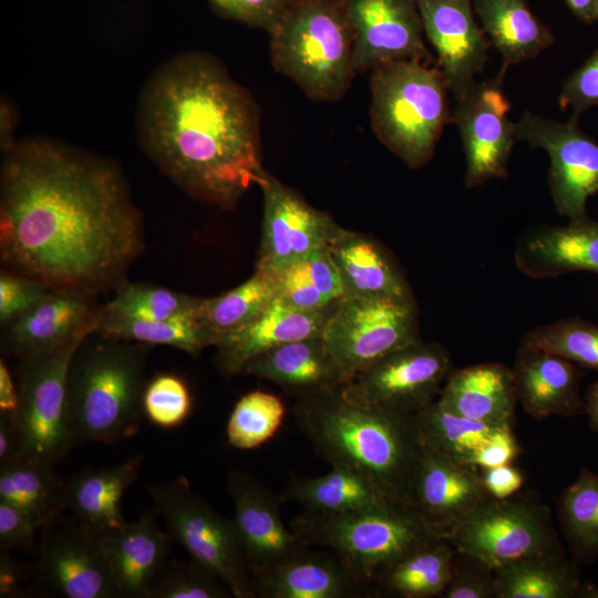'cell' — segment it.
I'll return each instance as SVG.
<instances>
[{"label":"cell","instance_id":"obj_1","mask_svg":"<svg viewBox=\"0 0 598 598\" xmlns=\"http://www.w3.org/2000/svg\"><path fill=\"white\" fill-rule=\"evenodd\" d=\"M2 153V269L93 298L127 280L146 245L121 167L43 137Z\"/></svg>","mask_w":598,"mask_h":598},{"label":"cell","instance_id":"obj_2","mask_svg":"<svg viewBox=\"0 0 598 598\" xmlns=\"http://www.w3.org/2000/svg\"><path fill=\"white\" fill-rule=\"evenodd\" d=\"M136 120L141 148L193 198L234 209L266 173L258 104L208 53L184 52L158 66Z\"/></svg>","mask_w":598,"mask_h":598},{"label":"cell","instance_id":"obj_3","mask_svg":"<svg viewBox=\"0 0 598 598\" xmlns=\"http://www.w3.org/2000/svg\"><path fill=\"white\" fill-rule=\"evenodd\" d=\"M293 413L315 452L331 466L363 472L392 499L410 505L424 450L415 415L355 401L343 386L298 399Z\"/></svg>","mask_w":598,"mask_h":598},{"label":"cell","instance_id":"obj_4","mask_svg":"<svg viewBox=\"0 0 598 598\" xmlns=\"http://www.w3.org/2000/svg\"><path fill=\"white\" fill-rule=\"evenodd\" d=\"M153 346L89 334L68 373V408L74 446L112 444L140 432L146 365Z\"/></svg>","mask_w":598,"mask_h":598},{"label":"cell","instance_id":"obj_5","mask_svg":"<svg viewBox=\"0 0 598 598\" xmlns=\"http://www.w3.org/2000/svg\"><path fill=\"white\" fill-rule=\"evenodd\" d=\"M270 33L274 69L317 102L341 100L357 74L343 0H291Z\"/></svg>","mask_w":598,"mask_h":598},{"label":"cell","instance_id":"obj_6","mask_svg":"<svg viewBox=\"0 0 598 598\" xmlns=\"http://www.w3.org/2000/svg\"><path fill=\"white\" fill-rule=\"evenodd\" d=\"M371 72L373 132L409 167L425 165L451 122L442 72L415 60L388 63Z\"/></svg>","mask_w":598,"mask_h":598},{"label":"cell","instance_id":"obj_7","mask_svg":"<svg viewBox=\"0 0 598 598\" xmlns=\"http://www.w3.org/2000/svg\"><path fill=\"white\" fill-rule=\"evenodd\" d=\"M290 528L311 547L340 553L373 584L398 559L440 537L411 505L400 502L336 514L303 512Z\"/></svg>","mask_w":598,"mask_h":598},{"label":"cell","instance_id":"obj_8","mask_svg":"<svg viewBox=\"0 0 598 598\" xmlns=\"http://www.w3.org/2000/svg\"><path fill=\"white\" fill-rule=\"evenodd\" d=\"M154 511L192 560L223 581L236 598H255L252 575L235 527L197 495L185 476L150 485Z\"/></svg>","mask_w":598,"mask_h":598},{"label":"cell","instance_id":"obj_9","mask_svg":"<svg viewBox=\"0 0 598 598\" xmlns=\"http://www.w3.org/2000/svg\"><path fill=\"white\" fill-rule=\"evenodd\" d=\"M91 333L79 334L56 349L20 359L19 405L13 414L21 456L55 465L74 447L68 408L71 360Z\"/></svg>","mask_w":598,"mask_h":598},{"label":"cell","instance_id":"obj_10","mask_svg":"<svg viewBox=\"0 0 598 598\" xmlns=\"http://www.w3.org/2000/svg\"><path fill=\"white\" fill-rule=\"evenodd\" d=\"M458 551L474 555L492 567L523 558L565 555L551 509L532 492L507 498L489 497L448 536Z\"/></svg>","mask_w":598,"mask_h":598},{"label":"cell","instance_id":"obj_11","mask_svg":"<svg viewBox=\"0 0 598 598\" xmlns=\"http://www.w3.org/2000/svg\"><path fill=\"white\" fill-rule=\"evenodd\" d=\"M322 338L351 381L389 353L421 340L415 301L342 298L329 317Z\"/></svg>","mask_w":598,"mask_h":598},{"label":"cell","instance_id":"obj_12","mask_svg":"<svg viewBox=\"0 0 598 598\" xmlns=\"http://www.w3.org/2000/svg\"><path fill=\"white\" fill-rule=\"evenodd\" d=\"M453 370L444 346L420 340L359 372L343 391L355 401L415 415L437 400Z\"/></svg>","mask_w":598,"mask_h":598},{"label":"cell","instance_id":"obj_13","mask_svg":"<svg viewBox=\"0 0 598 598\" xmlns=\"http://www.w3.org/2000/svg\"><path fill=\"white\" fill-rule=\"evenodd\" d=\"M577 122H558L525 112L515 123L517 140L549 155L551 197L557 212L569 220L587 217V200L598 193V143Z\"/></svg>","mask_w":598,"mask_h":598},{"label":"cell","instance_id":"obj_14","mask_svg":"<svg viewBox=\"0 0 598 598\" xmlns=\"http://www.w3.org/2000/svg\"><path fill=\"white\" fill-rule=\"evenodd\" d=\"M502 78L503 71L497 79L475 81L455 97L451 122L462 138L467 187L507 177L516 125L508 118L511 103L503 92Z\"/></svg>","mask_w":598,"mask_h":598},{"label":"cell","instance_id":"obj_15","mask_svg":"<svg viewBox=\"0 0 598 598\" xmlns=\"http://www.w3.org/2000/svg\"><path fill=\"white\" fill-rule=\"evenodd\" d=\"M45 527L32 567L42 585L65 598L121 597L96 533L74 518Z\"/></svg>","mask_w":598,"mask_h":598},{"label":"cell","instance_id":"obj_16","mask_svg":"<svg viewBox=\"0 0 598 598\" xmlns=\"http://www.w3.org/2000/svg\"><path fill=\"white\" fill-rule=\"evenodd\" d=\"M258 186L264 214L256 269L272 270L328 248L342 229L330 215L309 205L268 172Z\"/></svg>","mask_w":598,"mask_h":598},{"label":"cell","instance_id":"obj_17","mask_svg":"<svg viewBox=\"0 0 598 598\" xmlns=\"http://www.w3.org/2000/svg\"><path fill=\"white\" fill-rule=\"evenodd\" d=\"M343 4L357 73L399 61H432L416 0H343Z\"/></svg>","mask_w":598,"mask_h":598},{"label":"cell","instance_id":"obj_18","mask_svg":"<svg viewBox=\"0 0 598 598\" xmlns=\"http://www.w3.org/2000/svg\"><path fill=\"white\" fill-rule=\"evenodd\" d=\"M226 491L234 505L233 524L252 576L270 569L310 546L287 528L281 517V496L243 471H231Z\"/></svg>","mask_w":598,"mask_h":598},{"label":"cell","instance_id":"obj_19","mask_svg":"<svg viewBox=\"0 0 598 598\" xmlns=\"http://www.w3.org/2000/svg\"><path fill=\"white\" fill-rule=\"evenodd\" d=\"M424 34L434 48L448 91L458 97L486 61L489 40L477 25L472 0H416Z\"/></svg>","mask_w":598,"mask_h":598},{"label":"cell","instance_id":"obj_20","mask_svg":"<svg viewBox=\"0 0 598 598\" xmlns=\"http://www.w3.org/2000/svg\"><path fill=\"white\" fill-rule=\"evenodd\" d=\"M480 470L462 465L424 445L413 478L410 505L440 537L488 499Z\"/></svg>","mask_w":598,"mask_h":598},{"label":"cell","instance_id":"obj_21","mask_svg":"<svg viewBox=\"0 0 598 598\" xmlns=\"http://www.w3.org/2000/svg\"><path fill=\"white\" fill-rule=\"evenodd\" d=\"M311 550L252 576L259 598H362L378 595L375 584L358 574L340 553Z\"/></svg>","mask_w":598,"mask_h":598},{"label":"cell","instance_id":"obj_22","mask_svg":"<svg viewBox=\"0 0 598 598\" xmlns=\"http://www.w3.org/2000/svg\"><path fill=\"white\" fill-rule=\"evenodd\" d=\"M101 319L95 298L53 289L29 311L1 324V351L19 360L47 352L95 332Z\"/></svg>","mask_w":598,"mask_h":598},{"label":"cell","instance_id":"obj_23","mask_svg":"<svg viewBox=\"0 0 598 598\" xmlns=\"http://www.w3.org/2000/svg\"><path fill=\"white\" fill-rule=\"evenodd\" d=\"M512 370L517 400L533 419L586 413L580 393L581 374L575 363L520 343Z\"/></svg>","mask_w":598,"mask_h":598},{"label":"cell","instance_id":"obj_24","mask_svg":"<svg viewBox=\"0 0 598 598\" xmlns=\"http://www.w3.org/2000/svg\"><path fill=\"white\" fill-rule=\"evenodd\" d=\"M156 516L146 509L137 520L99 535L121 597L148 598L155 576L169 559L174 540Z\"/></svg>","mask_w":598,"mask_h":598},{"label":"cell","instance_id":"obj_25","mask_svg":"<svg viewBox=\"0 0 598 598\" xmlns=\"http://www.w3.org/2000/svg\"><path fill=\"white\" fill-rule=\"evenodd\" d=\"M337 305L324 310L307 311L290 307L277 298L252 323L218 340L215 344L218 370L231 377L241 373L250 359L270 349L296 340L322 337Z\"/></svg>","mask_w":598,"mask_h":598},{"label":"cell","instance_id":"obj_26","mask_svg":"<svg viewBox=\"0 0 598 598\" xmlns=\"http://www.w3.org/2000/svg\"><path fill=\"white\" fill-rule=\"evenodd\" d=\"M241 373L268 380L298 399L326 393L350 382L322 337L296 340L270 349L250 359Z\"/></svg>","mask_w":598,"mask_h":598},{"label":"cell","instance_id":"obj_27","mask_svg":"<svg viewBox=\"0 0 598 598\" xmlns=\"http://www.w3.org/2000/svg\"><path fill=\"white\" fill-rule=\"evenodd\" d=\"M517 268L535 279L587 271L598 275V221L588 216L533 231L518 244Z\"/></svg>","mask_w":598,"mask_h":598},{"label":"cell","instance_id":"obj_28","mask_svg":"<svg viewBox=\"0 0 598 598\" xmlns=\"http://www.w3.org/2000/svg\"><path fill=\"white\" fill-rule=\"evenodd\" d=\"M328 249L341 278L342 298L414 299L393 256L373 238L342 228Z\"/></svg>","mask_w":598,"mask_h":598},{"label":"cell","instance_id":"obj_29","mask_svg":"<svg viewBox=\"0 0 598 598\" xmlns=\"http://www.w3.org/2000/svg\"><path fill=\"white\" fill-rule=\"evenodd\" d=\"M436 401L465 417L513 427L518 403L513 370L498 362L453 370Z\"/></svg>","mask_w":598,"mask_h":598},{"label":"cell","instance_id":"obj_30","mask_svg":"<svg viewBox=\"0 0 598 598\" xmlns=\"http://www.w3.org/2000/svg\"><path fill=\"white\" fill-rule=\"evenodd\" d=\"M143 453L113 466L85 468L66 485V509L73 518L97 535H104L124 526L122 498L125 491L137 480Z\"/></svg>","mask_w":598,"mask_h":598},{"label":"cell","instance_id":"obj_31","mask_svg":"<svg viewBox=\"0 0 598 598\" xmlns=\"http://www.w3.org/2000/svg\"><path fill=\"white\" fill-rule=\"evenodd\" d=\"M285 502H296L305 512L336 514L389 502L384 488L368 474L333 465L319 476H292L281 493Z\"/></svg>","mask_w":598,"mask_h":598},{"label":"cell","instance_id":"obj_32","mask_svg":"<svg viewBox=\"0 0 598 598\" xmlns=\"http://www.w3.org/2000/svg\"><path fill=\"white\" fill-rule=\"evenodd\" d=\"M472 4L505 68L534 59L554 42L550 30L534 16L526 0H472Z\"/></svg>","mask_w":598,"mask_h":598},{"label":"cell","instance_id":"obj_33","mask_svg":"<svg viewBox=\"0 0 598 598\" xmlns=\"http://www.w3.org/2000/svg\"><path fill=\"white\" fill-rule=\"evenodd\" d=\"M53 464L19 457L0 466V501L45 527L66 509V485Z\"/></svg>","mask_w":598,"mask_h":598},{"label":"cell","instance_id":"obj_34","mask_svg":"<svg viewBox=\"0 0 598 598\" xmlns=\"http://www.w3.org/2000/svg\"><path fill=\"white\" fill-rule=\"evenodd\" d=\"M456 549L448 538L436 537L411 550L377 579L378 594L400 598H433L444 592Z\"/></svg>","mask_w":598,"mask_h":598},{"label":"cell","instance_id":"obj_35","mask_svg":"<svg viewBox=\"0 0 598 598\" xmlns=\"http://www.w3.org/2000/svg\"><path fill=\"white\" fill-rule=\"evenodd\" d=\"M497 598H577L578 563L567 555L523 558L495 568Z\"/></svg>","mask_w":598,"mask_h":598},{"label":"cell","instance_id":"obj_36","mask_svg":"<svg viewBox=\"0 0 598 598\" xmlns=\"http://www.w3.org/2000/svg\"><path fill=\"white\" fill-rule=\"evenodd\" d=\"M423 444L451 460L476 468L480 453L504 430L444 409L437 401L415 414Z\"/></svg>","mask_w":598,"mask_h":598},{"label":"cell","instance_id":"obj_37","mask_svg":"<svg viewBox=\"0 0 598 598\" xmlns=\"http://www.w3.org/2000/svg\"><path fill=\"white\" fill-rule=\"evenodd\" d=\"M266 271L275 280L277 298L300 310H324L343 297L341 278L328 248Z\"/></svg>","mask_w":598,"mask_h":598},{"label":"cell","instance_id":"obj_38","mask_svg":"<svg viewBox=\"0 0 598 598\" xmlns=\"http://www.w3.org/2000/svg\"><path fill=\"white\" fill-rule=\"evenodd\" d=\"M556 514L570 557L578 564L598 559V473L581 466L558 497Z\"/></svg>","mask_w":598,"mask_h":598},{"label":"cell","instance_id":"obj_39","mask_svg":"<svg viewBox=\"0 0 598 598\" xmlns=\"http://www.w3.org/2000/svg\"><path fill=\"white\" fill-rule=\"evenodd\" d=\"M277 299L272 276L262 269L234 289L203 298L196 319L218 340L257 320Z\"/></svg>","mask_w":598,"mask_h":598},{"label":"cell","instance_id":"obj_40","mask_svg":"<svg viewBox=\"0 0 598 598\" xmlns=\"http://www.w3.org/2000/svg\"><path fill=\"white\" fill-rule=\"evenodd\" d=\"M97 333L113 339L150 346H168L198 357L216 338L196 319L189 317L166 320H143L104 315Z\"/></svg>","mask_w":598,"mask_h":598},{"label":"cell","instance_id":"obj_41","mask_svg":"<svg viewBox=\"0 0 598 598\" xmlns=\"http://www.w3.org/2000/svg\"><path fill=\"white\" fill-rule=\"evenodd\" d=\"M202 299L153 283L125 280L102 306V311L107 316L143 320L196 318Z\"/></svg>","mask_w":598,"mask_h":598},{"label":"cell","instance_id":"obj_42","mask_svg":"<svg viewBox=\"0 0 598 598\" xmlns=\"http://www.w3.org/2000/svg\"><path fill=\"white\" fill-rule=\"evenodd\" d=\"M286 409L275 394L251 391L234 405L226 424L227 443L238 450H252L269 441L282 425Z\"/></svg>","mask_w":598,"mask_h":598},{"label":"cell","instance_id":"obj_43","mask_svg":"<svg viewBox=\"0 0 598 598\" xmlns=\"http://www.w3.org/2000/svg\"><path fill=\"white\" fill-rule=\"evenodd\" d=\"M522 343L598 372V326L581 318L539 326L530 330Z\"/></svg>","mask_w":598,"mask_h":598},{"label":"cell","instance_id":"obj_44","mask_svg":"<svg viewBox=\"0 0 598 598\" xmlns=\"http://www.w3.org/2000/svg\"><path fill=\"white\" fill-rule=\"evenodd\" d=\"M229 588L194 560L168 559L155 576L148 598H229Z\"/></svg>","mask_w":598,"mask_h":598},{"label":"cell","instance_id":"obj_45","mask_svg":"<svg viewBox=\"0 0 598 598\" xmlns=\"http://www.w3.org/2000/svg\"><path fill=\"white\" fill-rule=\"evenodd\" d=\"M193 398L185 381L174 373H159L146 382L144 416L155 426L174 429L190 415Z\"/></svg>","mask_w":598,"mask_h":598},{"label":"cell","instance_id":"obj_46","mask_svg":"<svg viewBox=\"0 0 598 598\" xmlns=\"http://www.w3.org/2000/svg\"><path fill=\"white\" fill-rule=\"evenodd\" d=\"M441 598H497L495 568L474 555L456 550Z\"/></svg>","mask_w":598,"mask_h":598},{"label":"cell","instance_id":"obj_47","mask_svg":"<svg viewBox=\"0 0 598 598\" xmlns=\"http://www.w3.org/2000/svg\"><path fill=\"white\" fill-rule=\"evenodd\" d=\"M53 289L32 278L4 269L0 274V323L29 311Z\"/></svg>","mask_w":598,"mask_h":598},{"label":"cell","instance_id":"obj_48","mask_svg":"<svg viewBox=\"0 0 598 598\" xmlns=\"http://www.w3.org/2000/svg\"><path fill=\"white\" fill-rule=\"evenodd\" d=\"M559 104L571 110L575 121L598 105V49L565 80Z\"/></svg>","mask_w":598,"mask_h":598},{"label":"cell","instance_id":"obj_49","mask_svg":"<svg viewBox=\"0 0 598 598\" xmlns=\"http://www.w3.org/2000/svg\"><path fill=\"white\" fill-rule=\"evenodd\" d=\"M223 16L270 32L291 0H208Z\"/></svg>","mask_w":598,"mask_h":598},{"label":"cell","instance_id":"obj_50","mask_svg":"<svg viewBox=\"0 0 598 598\" xmlns=\"http://www.w3.org/2000/svg\"><path fill=\"white\" fill-rule=\"evenodd\" d=\"M37 529L39 527L22 511L0 501V550L33 549Z\"/></svg>","mask_w":598,"mask_h":598},{"label":"cell","instance_id":"obj_51","mask_svg":"<svg viewBox=\"0 0 598 598\" xmlns=\"http://www.w3.org/2000/svg\"><path fill=\"white\" fill-rule=\"evenodd\" d=\"M480 473L487 493L497 499L517 494L525 481L522 471L513 464L480 470Z\"/></svg>","mask_w":598,"mask_h":598},{"label":"cell","instance_id":"obj_52","mask_svg":"<svg viewBox=\"0 0 598 598\" xmlns=\"http://www.w3.org/2000/svg\"><path fill=\"white\" fill-rule=\"evenodd\" d=\"M520 453L513 429L504 430L478 455L476 468L484 470L512 464Z\"/></svg>","mask_w":598,"mask_h":598},{"label":"cell","instance_id":"obj_53","mask_svg":"<svg viewBox=\"0 0 598 598\" xmlns=\"http://www.w3.org/2000/svg\"><path fill=\"white\" fill-rule=\"evenodd\" d=\"M30 567L13 560L9 551L0 550V597H13L24 584Z\"/></svg>","mask_w":598,"mask_h":598},{"label":"cell","instance_id":"obj_54","mask_svg":"<svg viewBox=\"0 0 598 598\" xmlns=\"http://www.w3.org/2000/svg\"><path fill=\"white\" fill-rule=\"evenodd\" d=\"M20 456V435L13 414L0 413V466Z\"/></svg>","mask_w":598,"mask_h":598},{"label":"cell","instance_id":"obj_55","mask_svg":"<svg viewBox=\"0 0 598 598\" xmlns=\"http://www.w3.org/2000/svg\"><path fill=\"white\" fill-rule=\"evenodd\" d=\"M19 405V392L17 381L10 372L6 361L0 360V413L17 412Z\"/></svg>","mask_w":598,"mask_h":598},{"label":"cell","instance_id":"obj_56","mask_svg":"<svg viewBox=\"0 0 598 598\" xmlns=\"http://www.w3.org/2000/svg\"><path fill=\"white\" fill-rule=\"evenodd\" d=\"M564 2L581 22L592 24L598 21L597 0H564Z\"/></svg>","mask_w":598,"mask_h":598},{"label":"cell","instance_id":"obj_57","mask_svg":"<svg viewBox=\"0 0 598 598\" xmlns=\"http://www.w3.org/2000/svg\"><path fill=\"white\" fill-rule=\"evenodd\" d=\"M584 400L589 427L598 434V380L588 386Z\"/></svg>","mask_w":598,"mask_h":598},{"label":"cell","instance_id":"obj_58","mask_svg":"<svg viewBox=\"0 0 598 598\" xmlns=\"http://www.w3.org/2000/svg\"><path fill=\"white\" fill-rule=\"evenodd\" d=\"M13 112L8 103H1V150L10 147L16 141L13 140Z\"/></svg>","mask_w":598,"mask_h":598},{"label":"cell","instance_id":"obj_59","mask_svg":"<svg viewBox=\"0 0 598 598\" xmlns=\"http://www.w3.org/2000/svg\"><path fill=\"white\" fill-rule=\"evenodd\" d=\"M577 598H598V586L592 582L582 581Z\"/></svg>","mask_w":598,"mask_h":598},{"label":"cell","instance_id":"obj_60","mask_svg":"<svg viewBox=\"0 0 598 598\" xmlns=\"http://www.w3.org/2000/svg\"><path fill=\"white\" fill-rule=\"evenodd\" d=\"M597 8H598V0H597Z\"/></svg>","mask_w":598,"mask_h":598}]
</instances>
